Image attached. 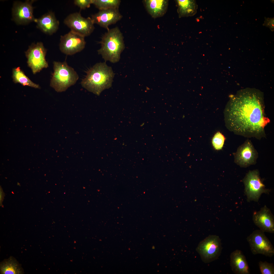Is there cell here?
Here are the masks:
<instances>
[{
    "instance_id": "1",
    "label": "cell",
    "mask_w": 274,
    "mask_h": 274,
    "mask_svg": "<svg viewBox=\"0 0 274 274\" xmlns=\"http://www.w3.org/2000/svg\"><path fill=\"white\" fill-rule=\"evenodd\" d=\"M225 112L228 128L234 134L258 139L265 136V128L270 120L262 99L255 94L243 93L234 97Z\"/></svg>"
},
{
    "instance_id": "2",
    "label": "cell",
    "mask_w": 274,
    "mask_h": 274,
    "mask_svg": "<svg viewBox=\"0 0 274 274\" xmlns=\"http://www.w3.org/2000/svg\"><path fill=\"white\" fill-rule=\"evenodd\" d=\"M86 73L81 84L88 91L99 95L103 91L111 87L115 73L106 62L96 63Z\"/></svg>"
},
{
    "instance_id": "3",
    "label": "cell",
    "mask_w": 274,
    "mask_h": 274,
    "mask_svg": "<svg viewBox=\"0 0 274 274\" xmlns=\"http://www.w3.org/2000/svg\"><path fill=\"white\" fill-rule=\"evenodd\" d=\"M124 37L118 27L109 29L98 43L101 48L97 50L105 61L114 63L119 61L121 55L125 48Z\"/></svg>"
},
{
    "instance_id": "4",
    "label": "cell",
    "mask_w": 274,
    "mask_h": 274,
    "mask_svg": "<svg viewBox=\"0 0 274 274\" xmlns=\"http://www.w3.org/2000/svg\"><path fill=\"white\" fill-rule=\"evenodd\" d=\"M53 69L50 86L58 92L65 91L74 85L79 79L77 73L66 61H54Z\"/></svg>"
},
{
    "instance_id": "5",
    "label": "cell",
    "mask_w": 274,
    "mask_h": 274,
    "mask_svg": "<svg viewBox=\"0 0 274 274\" xmlns=\"http://www.w3.org/2000/svg\"><path fill=\"white\" fill-rule=\"evenodd\" d=\"M263 180L257 169L249 170L242 180L247 201L258 202L262 194H269L270 190L266 188Z\"/></svg>"
},
{
    "instance_id": "6",
    "label": "cell",
    "mask_w": 274,
    "mask_h": 274,
    "mask_svg": "<svg viewBox=\"0 0 274 274\" xmlns=\"http://www.w3.org/2000/svg\"><path fill=\"white\" fill-rule=\"evenodd\" d=\"M222 249L221 240L215 235H210L199 243L196 250L202 261L210 263L218 259Z\"/></svg>"
},
{
    "instance_id": "7",
    "label": "cell",
    "mask_w": 274,
    "mask_h": 274,
    "mask_svg": "<svg viewBox=\"0 0 274 274\" xmlns=\"http://www.w3.org/2000/svg\"><path fill=\"white\" fill-rule=\"evenodd\" d=\"M252 253L271 257L274 255V248L264 232L260 230L254 231L247 238Z\"/></svg>"
},
{
    "instance_id": "8",
    "label": "cell",
    "mask_w": 274,
    "mask_h": 274,
    "mask_svg": "<svg viewBox=\"0 0 274 274\" xmlns=\"http://www.w3.org/2000/svg\"><path fill=\"white\" fill-rule=\"evenodd\" d=\"M47 50L41 42L32 44L29 46L25 54L28 66L33 74L47 68L48 64L45 59Z\"/></svg>"
},
{
    "instance_id": "9",
    "label": "cell",
    "mask_w": 274,
    "mask_h": 274,
    "mask_svg": "<svg viewBox=\"0 0 274 274\" xmlns=\"http://www.w3.org/2000/svg\"><path fill=\"white\" fill-rule=\"evenodd\" d=\"M64 23L71 31L85 37L89 36L95 28L91 18H84L80 12L70 14L64 19Z\"/></svg>"
},
{
    "instance_id": "10",
    "label": "cell",
    "mask_w": 274,
    "mask_h": 274,
    "mask_svg": "<svg viewBox=\"0 0 274 274\" xmlns=\"http://www.w3.org/2000/svg\"><path fill=\"white\" fill-rule=\"evenodd\" d=\"M85 37L71 30L61 36L59 49L60 51L67 55H72L82 50L85 48L86 42Z\"/></svg>"
},
{
    "instance_id": "11",
    "label": "cell",
    "mask_w": 274,
    "mask_h": 274,
    "mask_svg": "<svg viewBox=\"0 0 274 274\" xmlns=\"http://www.w3.org/2000/svg\"><path fill=\"white\" fill-rule=\"evenodd\" d=\"M234 162L242 167L254 165L258 157V153L251 141L248 139L239 146L233 153Z\"/></svg>"
},
{
    "instance_id": "12",
    "label": "cell",
    "mask_w": 274,
    "mask_h": 274,
    "mask_svg": "<svg viewBox=\"0 0 274 274\" xmlns=\"http://www.w3.org/2000/svg\"><path fill=\"white\" fill-rule=\"evenodd\" d=\"M33 0H27L24 2H15L12 9L13 20L17 24L25 25L34 22L33 8L32 4Z\"/></svg>"
},
{
    "instance_id": "13",
    "label": "cell",
    "mask_w": 274,
    "mask_h": 274,
    "mask_svg": "<svg viewBox=\"0 0 274 274\" xmlns=\"http://www.w3.org/2000/svg\"><path fill=\"white\" fill-rule=\"evenodd\" d=\"M122 18L118 8H112L99 10L98 12L92 15L91 18L94 24L108 30L109 25L116 23Z\"/></svg>"
},
{
    "instance_id": "14",
    "label": "cell",
    "mask_w": 274,
    "mask_h": 274,
    "mask_svg": "<svg viewBox=\"0 0 274 274\" xmlns=\"http://www.w3.org/2000/svg\"><path fill=\"white\" fill-rule=\"evenodd\" d=\"M252 220L254 224L262 231L274 233V217L270 209L266 205L259 211L254 212Z\"/></svg>"
},
{
    "instance_id": "15",
    "label": "cell",
    "mask_w": 274,
    "mask_h": 274,
    "mask_svg": "<svg viewBox=\"0 0 274 274\" xmlns=\"http://www.w3.org/2000/svg\"><path fill=\"white\" fill-rule=\"evenodd\" d=\"M230 265L233 272L236 274H249V266L245 256L242 251L236 249L230 255Z\"/></svg>"
},
{
    "instance_id": "16",
    "label": "cell",
    "mask_w": 274,
    "mask_h": 274,
    "mask_svg": "<svg viewBox=\"0 0 274 274\" xmlns=\"http://www.w3.org/2000/svg\"><path fill=\"white\" fill-rule=\"evenodd\" d=\"M34 22L37 23L38 27L45 33L52 35L58 29L59 22L54 13L49 12L40 18L35 19Z\"/></svg>"
},
{
    "instance_id": "17",
    "label": "cell",
    "mask_w": 274,
    "mask_h": 274,
    "mask_svg": "<svg viewBox=\"0 0 274 274\" xmlns=\"http://www.w3.org/2000/svg\"><path fill=\"white\" fill-rule=\"evenodd\" d=\"M147 10L154 18L161 17L166 12L168 1L166 0H145L143 1Z\"/></svg>"
},
{
    "instance_id": "18",
    "label": "cell",
    "mask_w": 274,
    "mask_h": 274,
    "mask_svg": "<svg viewBox=\"0 0 274 274\" xmlns=\"http://www.w3.org/2000/svg\"><path fill=\"white\" fill-rule=\"evenodd\" d=\"M176 2L179 18L192 16L196 13L198 5L196 1L177 0Z\"/></svg>"
},
{
    "instance_id": "19",
    "label": "cell",
    "mask_w": 274,
    "mask_h": 274,
    "mask_svg": "<svg viewBox=\"0 0 274 274\" xmlns=\"http://www.w3.org/2000/svg\"><path fill=\"white\" fill-rule=\"evenodd\" d=\"M0 271L2 274H22L24 273L21 265L12 256L1 263Z\"/></svg>"
},
{
    "instance_id": "20",
    "label": "cell",
    "mask_w": 274,
    "mask_h": 274,
    "mask_svg": "<svg viewBox=\"0 0 274 274\" xmlns=\"http://www.w3.org/2000/svg\"><path fill=\"white\" fill-rule=\"evenodd\" d=\"M13 81L15 83H19L23 86H27L36 88H40L39 85L32 82L24 74L20 67L14 68L12 71Z\"/></svg>"
},
{
    "instance_id": "21",
    "label": "cell",
    "mask_w": 274,
    "mask_h": 274,
    "mask_svg": "<svg viewBox=\"0 0 274 274\" xmlns=\"http://www.w3.org/2000/svg\"><path fill=\"white\" fill-rule=\"evenodd\" d=\"M121 2L119 0H92V4L99 10L118 8Z\"/></svg>"
},
{
    "instance_id": "22",
    "label": "cell",
    "mask_w": 274,
    "mask_h": 274,
    "mask_svg": "<svg viewBox=\"0 0 274 274\" xmlns=\"http://www.w3.org/2000/svg\"><path fill=\"white\" fill-rule=\"evenodd\" d=\"M225 138L220 132H217L212 139V144L214 148L216 150H221L224 146Z\"/></svg>"
},
{
    "instance_id": "23",
    "label": "cell",
    "mask_w": 274,
    "mask_h": 274,
    "mask_svg": "<svg viewBox=\"0 0 274 274\" xmlns=\"http://www.w3.org/2000/svg\"><path fill=\"white\" fill-rule=\"evenodd\" d=\"M259 266L261 274H274V266L273 263L260 261L259 262Z\"/></svg>"
},
{
    "instance_id": "24",
    "label": "cell",
    "mask_w": 274,
    "mask_h": 274,
    "mask_svg": "<svg viewBox=\"0 0 274 274\" xmlns=\"http://www.w3.org/2000/svg\"><path fill=\"white\" fill-rule=\"evenodd\" d=\"M74 4L81 9H84L89 7L92 4V0H75Z\"/></svg>"
}]
</instances>
